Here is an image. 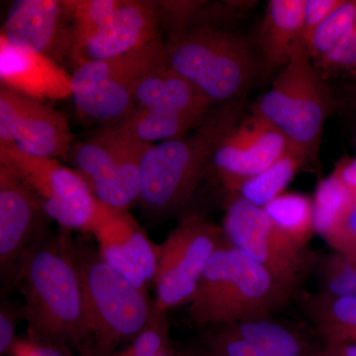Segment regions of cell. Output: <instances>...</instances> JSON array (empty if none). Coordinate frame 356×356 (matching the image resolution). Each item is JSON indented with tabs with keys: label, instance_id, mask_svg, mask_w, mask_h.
I'll use <instances>...</instances> for the list:
<instances>
[{
	"label": "cell",
	"instance_id": "obj_1",
	"mask_svg": "<svg viewBox=\"0 0 356 356\" xmlns=\"http://www.w3.org/2000/svg\"><path fill=\"white\" fill-rule=\"evenodd\" d=\"M72 232H47L20 259L15 287L24 297L26 337L74 356L90 355L92 325Z\"/></svg>",
	"mask_w": 356,
	"mask_h": 356
},
{
	"label": "cell",
	"instance_id": "obj_2",
	"mask_svg": "<svg viewBox=\"0 0 356 356\" xmlns=\"http://www.w3.org/2000/svg\"><path fill=\"white\" fill-rule=\"evenodd\" d=\"M202 2H166L168 64L214 105L245 99L259 74L250 44L215 20Z\"/></svg>",
	"mask_w": 356,
	"mask_h": 356
},
{
	"label": "cell",
	"instance_id": "obj_3",
	"mask_svg": "<svg viewBox=\"0 0 356 356\" xmlns=\"http://www.w3.org/2000/svg\"><path fill=\"white\" fill-rule=\"evenodd\" d=\"M247 108V98L220 105L184 137L153 144L140 165L139 205L153 219L177 214L212 168L213 156Z\"/></svg>",
	"mask_w": 356,
	"mask_h": 356
},
{
	"label": "cell",
	"instance_id": "obj_4",
	"mask_svg": "<svg viewBox=\"0 0 356 356\" xmlns=\"http://www.w3.org/2000/svg\"><path fill=\"white\" fill-rule=\"evenodd\" d=\"M294 295L261 264L227 242L211 257L187 313L200 329L273 316Z\"/></svg>",
	"mask_w": 356,
	"mask_h": 356
},
{
	"label": "cell",
	"instance_id": "obj_5",
	"mask_svg": "<svg viewBox=\"0 0 356 356\" xmlns=\"http://www.w3.org/2000/svg\"><path fill=\"white\" fill-rule=\"evenodd\" d=\"M92 325L89 356H114L119 346L138 336L156 312L149 292L134 286L100 257L98 248L81 236L72 241Z\"/></svg>",
	"mask_w": 356,
	"mask_h": 356
},
{
	"label": "cell",
	"instance_id": "obj_6",
	"mask_svg": "<svg viewBox=\"0 0 356 356\" xmlns=\"http://www.w3.org/2000/svg\"><path fill=\"white\" fill-rule=\"evenodd\" d=\"M334 102L324 77L307 51L293 58L271 88L250 107L286 139L308 166L320 156L324 126Z\"/></svg>",
	"mask_w": 356,
	"mask_h": 356
},
{
	"label": "cell",
	"instance_id": "obj_7",
	"mask_svg": "<svg viewBox=\"0 0 356 356\" xmlns=\"http://www.w3.org/2000/svg\"><path fill=\"white\" fill-rule=\"evenodd\" d=\"M74 69L143 48L163 36V6L145 0H70Z\"/></svg>",
	"mask_w": 356,
	"mask_h": 356
},
{
	"label": "cell",
	"instance_id": "obj_8",
	"mask_svg": "<svg viewBox=\"0 0 356 356\" xmlns=\"http://www.w3.org/2000/svg\"><path fill=\"white\" fill-rule=\"evenodd\" d=\"M166 62L161 36L118 57L79 65L72 74L77 114L98 130L119 125L137 108L136 89L143 77Z\"/></svg>",
	"mask_w": 356,
	"mask_h": 356
},
{
	"label": "cell",
	"instance_id": "obj_9",
	"mask_svg": "<svg viewBox=\"0 0 356 356\" xmlns=\"http://www.w3.org/2000/svg\"><path fill=\"white\" fill-rule=\"evenodd\" d=\"M0 163L13 168L38 198L47 216L60 229L93 235L111 208L91 193L74 170L58 159L32 156L0 145Z\"/></svg>",
	"mask_w": 356,
	"mask_h": 356
},
{
	"label": "cell",
	"instance_id": "obj_10",
	"mask_svg": "<svg viewBox=\"0 0 356 356\" xmlns=\"http://www.w3.org/2000/svg\"><path fill=\"white\" fill-rule=\"evenodd\" d=\"M222 229L227 241L261 264L294 296L315 271L318 252L300 247L257 207L231 194Z\"/></svg>",
	"mask_w": 356,
	"mask_h": 356
},
{
	"label": "cell",
	"instance_id": "obj_11",
	"mask_svg": "<svg viewBox=\"0 0 356 356\" xmlns=\"http://www.w3.org/2000/svg\"><path fill=\"white\" fill-rule=\"evenodd\" d=\"M152 145L118 128L102 129L74 145L70 159L100 203L128 212L139 202L140 165Z\"/></svg>",
	"mask_w": 356,
	"mask_h": 356
},
{
	"label": "cell",
	"instance_id": "obj_12",
	"mask_svg": "<svg viewBox=\"0 0 356 356\" xmlns=\"http://www.w3.org/2000/svg\"><path fill=\"white\" fill-rule=\"evenodd\" d=\"M227 242L222 226L207 218L196 213L182 217L159 245L156 309L166 314L189 305L211 257Z\"/></svg>",
	"mask_w": 356,
	"mask_h": 356
},
{
	"label": "cell",
	"instance_id": "obj_13",
	"mask_svg": "<svg viewBox=\"0 0 356 356\" xmlns=\"http://www.w3.org/2000/svg\"><path fill=\"white\" fill-rule=\"evenodd\" d=\"M50 218L18 173L0 163V280L1 297L15 289L20 259L50 231Z\"/></svg>",
	"mask_w": 356,
	"mask_h": 356
},
{
	"label": "cell",
	"instance_id": "obj_14",
	"mask_svg": "<svg viewBox=\"0 0 356 356\" xmlns=\"http://www.w3.org/2000/svg\"><path fill=\"white\" fill-rule=\"evenodd\" d=\"M0 145L32 156L67 161L72 135L67 119L57 110L1 86Z\"/></svg>",
	"mask_w": 356,
	"mask_h": 356
},
{
	"label": "cell",
	"instance_id": "obj_15",
	"mask_svg": "<svg viewBox=\"0 0 356 356\" xmlns=\"http://www.w3.org/2000/svg\"><path fill=\"white\" fill-rule=\"evenodd\" d=\"M287 149L284 136L250 109L222 139L212 168L231 195L248 178L273 165Z\"/></svg>",
	"mask_w": 356,
	"mask_h": 356
},
{
	"label": "cell",
	"instance_id": "obj_16",
	"mask_svg": "<svg viewBox=\"0 0 356 356\" xmlns=\"http://www.w3.org/2000/svg\"><path fill=\"white\" fill-rule=\"evenodd\" d=\"M1 38L62 65L74 49L70 0H16L9 7Z\"/></svg>",
	"mask_w": 356,
	"mask_h": 356
},
{
	"label": "cell",
	"instance_id": "obj_17",
	"mask_svg": "<svg viewBox=\"0 0 356 356\" xmlns=\"http://www.w3.org/2000/svg\"><path fill=\"white\" fill-rule=\"evenodd\" d=\"M105 264L134 286L149 292L158 270L159 245H156L129 212L110 209L93 233Z\"/></svg>",
	"mask_w": 356,
	"mask_h": 356
},
{
	"label": "cell",
	"instance_id": "obj_18",
	"mask_svg": "<svg viewBox=\"0 0 356 356\" xmlns=\"http://www.w3.org/2000/svg\"><path fill=\"white\" fill-rule=\"evenodd\" d=\"M1 86L44 102L72 96V77L51 58L19 47L0 37Z\"/></svg>",
	"mask_w": 356,
	"mask_h": 356
},
{
	"label": "cell",
	"instance_id": "obj_19",
	"mask_svg": "<svg viewBox=\"0 0 356 356\" xmlns=\"http://www.w3.org/2000/svg\"><path fill=\"white\" fill-rule=\"evenodd\" d=\"M304 0H270L259 28V74L282 72L293 58L306 50Z\"/></svg>",
	"mask_w": 356,
	"mask_h": 356
},
{
	"label": "cell",
	"instance_id": "obj_20",
	"mask_svg": "<svg viewBox=\"0 0 356 356\" xmlns=\"http://www.w3.org/2000/svg\"><path fill=\"white\" fill-rule=\"evenodd\" d=\"M136 102L137 108L198 118H206L215 106L168 62L143 77L136 89Z\"/></svg>",
	"mask_w": 356,
	"mask_h": 356
},
{
	"label": "cell",
	"instance_id": "obj_21",
	"mask_svg": "<svg viewBox=\"0 0 356 356\" xmlns=\"http://www.w3.org/2000/svg\"><path fill=\"white\" fill-rule=\"evenodd\" d=\"M226 327L267 356H314L321 346L301 327L274 315Z\"/></svg>",
	"mask_w": 356,
	"mask_h": 356
},
{
	"label": "cell",
	"instance_id": "obj_22",
	"mask_svg": "<svg viewBox=\"0 0 356 356\" xmlns=\"http://www.w3.org/2000/svg\"><path fill=\"white\" fill-rule=\"evenodd\" d=\"M303 309L323 346L356 343V298L317 292L306 297Z\"/></svg>",
	"mask_w": 356,
	"mask_h": 356
},
{
	"label": "cell",
	"instance_id": "obj_23",
	"mask_svg": "<svg viewBox=\"0 0 356 356\" xmlns=\"http://www.w3.org/2000/svg\"><path fill=\"white\" fill-rule=\"evenodd\" d=\"M206 118L137 108L131 116L119 125L115 126V128L143 142L158 144L184 137L200 126Z\"/></svg>",
	"mask_w": 356,
	"mask_h": 356
},
{
	"label": "cell",
	"instance_id": "obj_24",
	"mask_svg": "<svg viewBox=\"0 0 356 356\" xmlns=\"http://www.w3.org/2000/svg\"><path fill=\"white\" fill-rule=\"evenodd\" d=\"M307 166L304 159L288 147L285 154L273 165L243 182L236 194L252 205L264 208L284 193L285 188L295 175Z\"/></svg>",
	"mask_w": 356,
	"mask_h": 356
},
{
	"label": "cell",
	"instance_id": "obj_25",
	"mask_svg": "<svg viewBox=\"0 0 356 356\" xmlns=\"http://www.w3.org/2000/svg\"><path fill=\"white\" fill-rule=\"evenodd\" d=\"M262 209L283 233L300 245L308 248L316 234L313 201L301 193H282Z\"/></svg>",
	"mask_w": 356,
	"mask_h": 356
},
{
	"label": "cell",
	"instance_id": "obj_26",
	"mask_svg": "<svg viewBox=\"0 0 356 356\" xmlns=\"http://www.w3.org/2000/svg\"><path fill=\"white\" fill-rule=\"evenodd\" d=\"M353 197L355 192L334 172L318 182L312 198L314 225L316 234L325 242L337 228Z\"/></svg>",
	"mask_w": 356,
	"mask_h": 356
},
{
	"label": "cell",
	"instance_id": "obj_27",
	"mask_svg": "<svg viewBox=\"0 0 356 356\" xmlns=\"http://www.w3.org/2000/svg\"><path fill=\"white\" fill-rule=\"evenodd\" d=\"M318 291L337 297L356 298V252L321 254L316 266Z\"/></svg>",
	"mask_w": 356,
	"mask_h": 356
},
{
	"label": "cell",
	"instance_id": "obj_28",
	"mask_svg": "<svg viewBox=\"0 0 356 356\" xmlns=\"http://www.w3.org/2000/svg\"><path fill=\"white\" fill-rule=\"evenodd\" d=\"M356 30V0H343L312 35L307 53L312 62L322 57L339 41Z\"/></svg>",
	"mask_w": 356,
	"mask_h": 356
},
{
	"label": "cell",
	"instance_id": "obj_29",
	"mask_svg": "<svg viewBox=\"0 0 356 356\" xmlns=\"http://www.w3.org/2000/svg\"><path fill=\"white\" fill-rule=\"evenodd\" d=\"M166 314L156 309L147 327L114 356H154L172 344Z\"/></svg>",
	"mask_w": 356,
	"mask_h": 356
},
{
	"label": "cell",
	"instance_id": "obj_30",
	"mask_svg": "<svg viewBox=\"0 0 356 356\" xmlns=\"http://www.w3.org/2000/svg\"><path fill=\"white\" fill-rule=\"evenodd\" d=\"M325 81L331 77H353L356 81V30L313 60Z\"/></svg>",
	"mask_w": 356,
	"mask_h": 356
},
{
	"label": "cell",
	"instance_id": "obj_31",
	"mask_svg": "<svg viewBox=\"0 0 356 356\" xmlns=\"http://www.w3.org/2000/svg\"><path fill=\"white\" fill-rule=\"evenodd\" d=\"M202 341L219 356H267L229 327L205 330Z\"/></svg>",
	"mask_w": 356,
	"mask_h": 356
},
{
	"label": "cell",
	"instance_id": "obj_32",
	"mask_svg": "<svg viewBox=\"0 0 356 356\" xmlns=\"http://www.w3.org/2000/svg\"><path fill=\"white\" fill-rule=\"evenodd\" d=\"M25 320L24 305H17L2 297L0 304V355L7 356L16 339V330L20 321Z\"/></svg>",
	"mask_w": 356,
	"mask_h": 356
},
{
	"label": "cell",
	"instance_id": "obj_33",
	"mask_svg": "<svg viewBox=\"0 0 356 356\" xmlns=\"http://www.w3.org/2000/svg\"><path fill=\"white\" fill-rule=\"evenodd\" d=\"M336 252L353 254L356 252V193L348 209L346 210L337 228L325 241Z\"/></svg>",
	"mask_w": 356,
	"mask_h": 356
},
{
	"label": "cell",
	"instance_id": "obj_34",
	"mask_svg": "<svg viewBox=\"0 0 356 356\" xmlns=\"http://www.w3.org/2000/svg\"><path fill=\"white\" fill-rule=\"evenodd\" d=\"M343 0H304L303 29L306 48L313 33L334 10Z\"/></svg>",
	"mask_w": 356,
	"mask_h": 356
},
{
	"label": "cell",
	"instance_id": "obj_35",
	"mask_svg": "<svg viewBox=\"0 0 356 356\" xmlns=\"http://www.w3.org/2000/svg\"><path fill=\"white\" fill-rule=\"evenodd\" d=\"M7 356H74L55 346L33 341L28 337H18Z\"/></svg>",
	"mask_w": 356,
	"mask_h": 356
},
{
	"label": "cell",
	"instance_id": "obj_36",
	"mask_svg": "<svg viewBox=\"0 0 356 356\" xmlns=\"http://www.w3.org/2000/svg\"><path fill=\"white\" fill-rule=\"evenodd\" d=\"M332 172L341 178L344 184L356 193V156L353 159H343L339 161Z\"/></svg>",
	"mask_w": 356,
	"mask_h": 356
},
{
	"label": "cell",
	"instance_id": "obj_37",
	"mask_svg": "<svg viewBox=\"0 0 356 356\" xmlns=\"http://www.w3.org/2000/svg\"><path fill=\"white\" fill-rule=\"evenodd\" d=\"M179 356H219L204 341L185 346L179 350Z\"/></svg>",
	"mask_w": 356,
	"mask_h": 356
},
{
	"label": "cell",
	"instance_id": "obj_38",
	"mask_svg": "<svg viewBox=\"0 0 356 356\" xmlns=\"http://www.w3.org/2000/svg\"><path fill=\"white\" fill-rule=\"evenodd\" d=\"M341 356H356V343H341L329 346Z\"/></svg>",
	"mask_w": 356,
	"mask_h": 356
},
{
	"label": "cell",
	"instance_id": "obj_39",
	"mask_svg": "<svg viewBox=\"0 0 356 356\" xmlns=\"http://www.w3.org/2000/svg\"><path fill=\"white\" fill-rule=\"evenodd\" d=\"M154 356H179V350L175 348V344L166 348L165 350L161 351L158 355Z\"/></svg>",
	"mask_w": 356,
	"mask_h": 356
},
{
	"label": "cell",
	"instance_id": "obj_40",
	"mask_svg": "<svg viewBox=\"0 0 356 356\" xmlns=\"http://www.w3.org/2000/svg\"><path fill=\"white\" fill-rule=\"evenodd\" d=\"M351 99H353V102H356V83L353 86V88H351Z\"/></svg>",
	"mask_w": 356,
	"mask_h": 356
}]
</instances>
